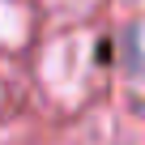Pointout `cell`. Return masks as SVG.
<instances>
[{
    "instance_id": "cell-4",
    "label": "cell",
    "mask_w": 145,
    "mask_h": 145,
    "mask_svg": "<svg viewBox=\"0 0 145 145\" xmlns=\"http://www.w3.org/2000/svg\"><path fill=\"white\" fill-rule=\"evenodd\" d=\"M98 5H103V0H43V9H47L51 17H60V22H81V17H90Z\"/></svg>"
},
{
    "instance_id": "cell-1",
    "label": "cell",
    "mask_w": 145,
    "mask_h": 145,
    "mask_svg": "<svg viewBox=\"0 0 145 145\" xmlns=\"http://www.w3.org/2000/svg\"><path fill=\"white\" fill-rule=\"evenodd\" d=\"M94 68H98V43L90 30H64L56 34L43 56H39V86L47 90L51 103L60 107H77L86 94H90V81H94Z\"/></svg>"
},
{
    "instance_id": "cell-2",
    "label": "cell",
    "mask_w": 145,
    "mask_h": 145,
    "mask_svg": "<svg viewBox=\"0 0 145 145\" xmlns=\"http://www.w3.org/2000/svg\"><path fill=\"white\" fill-rule=\"evenodd\" d=\"M120 72L132 86H145V9L120 34Z\"/></svg>"
},
{
    "instance_id": "cell-5",
    "label": "cell",
    "mask_w": 145,
    "mask_h": 145,
    "mask_svg": "<svg viewBox=\"0 0 145 145\" xmlns=\"http://www.w3.org/2000/svg\"><path fill=\"white\" fill-rule=\"evenodd\" d=\"M120 9H132L137 13V9H145V0H120Z\"/></svg>"
},
{
    "instance_id": "cell-3",
    "label": "cell",
    "mask_w": 145,
    "mask_h": 145,
    "mask_svg": "<svg viewBox=\"0 0 145 145\" xmlns=\"http://www.w3.org/2000/svg\"><path fill=\"white\" fill-rule=\"evenodd\" d=\"M30 39V9L22 0H0V47H22Z\"/></svg>"
}]
</instances>
